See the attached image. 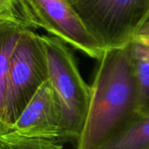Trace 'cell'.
Instances as JSON below:
<instances>
[{"instance_id": "cell-1", "label": "cell", "mask_w": 149, "mask_h": 149, "mask_svg": "<svg viewBox=\"0 0 149 149\" xmlns=\"http://www.w3.org/2000/svg\"><path fill=\"white\" fill-rule=\"evenodd\" d=\"M140 115L130 46L106 50L91 86L88 113L77 149H100Z\"/></svg>"}, {"instance_id": "cell-2", "label": "cell", "mask_w": 149, "mask_h": 149, "mask_svg": "<svg viewBox=\"0 0 149 149\" xmlns=\"http://www.w3.org/2000/svg\"><path fill=\"white\" fill-rule=\"evenodd\" d=\"M49 79L42 35L24 29L0 82V135L7 134L38 88Z\"/></svg>"}, {"instance_id": "cell-3", "label": "cell", "mask_w": 149, "mask_h": 149, "mask_svg": "<svg viewBox=\"0 0 149 149\" xmlns=\"http://www.w3.org/2000/svg\"><path fill=\"white\" fill-rule=\"evenodd\" d=\"M49 80L56 94L62 114L61 141H78L88 113L91 86L82 78L75 58L61 39L42 35Z\"/></svg>"}, {"instance_id": "cell-4", "label": "cell", "mask_w": 149, "mask_h": 149, "mask_svg": "<svg viewBox=\"0 0 149 149\" xmlns=\"http://www.w3.org/2000/svg\"><path fill=\"white\" fill-rule=\"evenodd\" d=\"M106 50L129 45L149 16V0H68Z\"/></svg>"}, {"instance_id": "cell-5", "label": "cell", "mask_w": 149, "mask_h": 149, "mask_svg": "<svg viewBox=\"0 0 149 149\" xmlns=\"http://www.w3.org/2000/svg\"><path fill=\"white\" fill-rule=\"evenodd\" d=\"M35 29H41L88 57L100 60L106 49L87 30L68 0H27Z\"/></svg>"}, {"instance_id": "cell-6", "label": "cell", "mask_w": 149, "mask_h": 149, "mask_svg": "<svg viewBox=\"0 0 149 149\" xmlns=\"http://www.w3.org/2000/svg\"><path fill=\"white\" fill-rule=\"evenodd\" d=\"M62 129L60 107L48 79L38 88L10 131L3 135L58 141H61Z\"/></svg>"}, {"instance_id": "cell-7", "label": "cell", "mask_w": 149, "mask_h": 149, "mask_svg": "<svg viewBox=\"0 0 149 149\" xmlns=\"http://www.w3.org/2000/svg\"><path fill=\"white\" fill-rule=\"evenodd\" d=\"M100 149H149V115L138 116Z\"/></svg>"}, {"instance_id": "cell-8", "label": "cell", "mask_w": 149, "mask_h": 149, "mask_svg": "<svg viewBox=\"0 0 149 149\" xmlns=\"http://www.w3.org/2000/svg\"><path fill=\"white\" fill-rule=\"evenodd\" d=\"M138 87L139 113L149 115V48L137 43L129 45Z\"/></svg>"}, {"instance_id": "cell-9", "label": "cell", "mask_w": 149, "mask_h": 149, "mask_svg": "<svg viewBox=\"0 0 149 149\" xmlns=\"http://www.w3.org/2000/svg\"><path fill=\"white\" fill-rule=\"evenodd\" d=\"M0 23L35 31L27 0H0Z\"/></svg>"}, {"instance_id": "cell-10", "label": "cell", "mask_w": 149, "mask_h": 149, "mask_svg": "<svg viewBox=\"0 0 149 149\" xmlns=\"http://www.w3.org/2000/svg\"><path fill=\"white\" fill-rule=\"evenodd\" d=\"M0 149H64L55 141L38 139L0 136Z\"/></svg>"}, {"instance_id": "cell-11", "label": "cell", "mask_w": 149, "mask_h": 149, "mask_svg": "<svg viewBox=\"0 0 149 149\" xmlns=\"http://www.w3.org/2000/svg\"><path fill=\"white\" fill-rule=\"evenodd\" d=\"M133 42L149 48V16L136 31Z\"/></svg>"}]
</instances>
